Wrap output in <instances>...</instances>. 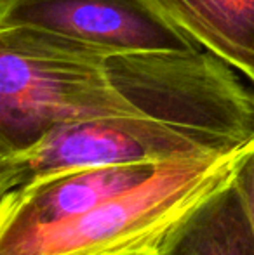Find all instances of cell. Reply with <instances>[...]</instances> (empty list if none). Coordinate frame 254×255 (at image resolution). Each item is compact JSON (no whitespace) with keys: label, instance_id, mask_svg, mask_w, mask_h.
<instances>
[{"label":"cell","instance_id":"cell-1","mask_svg":"<svg viewBox=\"0 0 254 255\" xmlns=\"http://www.w3.org/2000/svg\"><path fill=\"white\" fill-rule=\"evenodd\" d=\"M254 139L228 151L164 161L141 184L77 219L0 236V255H120L157 252L169 231L234 181Z\"/></svg>","mask_w":254,"mask_h":255},{"label":"cell","instance_id":"cell-2","mask_svg":"<svg viewBox=\"0 0 254 255\" xmlns=\"http://www.w3.org/2000/svg\"><path fill=\"white\" fill-rule=\"evenodd\" d=\"M249 141L160 117L63 124L24 148L0 153V189L2 195H10L66 172L106 165L162 163L228 151Z\"/></svg>","mask_w":254,"mask_h":255},{"label":"cell","instance_id":"cell-3","mask_svg":"<svg viewBox=\"0 0 254 255\" xmlns=\"http://www.w3.org/2000/svg\"><path fill=\"white\" fill-rule=\"evenodd\" d=\"M148 117L106 78H84L59 54L49 57L3 44L0 56V153L16 151L52 127Z\"/></svg>","mask_w":254,"mask_h":255},{"label":"cell","instance_id":"cell-4","mask_svg":"<svg viewBox=\"0 0 254 255\" xmlns=\"http://www.w3.org/2000/svg\"><path fill=\"white\" fill-rule=\"evenodd\" d=\"M162 163L82 168L44 179L17 193L2 195L0 236L19 235L80 217L150 179Z\"/></svg>","mask_w":254,"mask_h":255},{"label":"cell","instance_id":"cell-5","mask_svg":"<svg viewBox=\"0 0 254 255\" xmlns=\"http://www.w3.org/2000/svg\"><path fill=\"white\" fill-rule=\"evenodd\" d=\"M12 24L134 51H169V37L148 17L106 0H45L17 7Z\"/></svg>","mask_w":254,"mask_h":255},{"label":"cell","instance_id":"cell-6","mask_svg":"<svg viewBox=\"0 0 254 255\" xmlns=\"http://www.w3.org/2000/svg\"><path fill=\"white\" fill-rule=\"evenodd\" d=\"M157 255H254V229L234 181L181 219Z\"/></svg>","mask_w":254,"mask_h":255},{"label":"cell","instance_id":"cell-7","mask_svg":"<svg viewBox=\"0 0 254 255\" xmlns=\"http://www.w3.org/2000/svg\"><path fill=\"white\" fill-rule=\"evenodd\" d=\"M171 19L251 70L254 59V0H167Z\"/></svg>","mask_w":254,"mask_h":255},{"label":"cell","instance_id":"cell-8","mask_svg":"<svg viewBox=\"0 0 254 255\" xmlns=\"http://www.w3.org/2000/svg\"><path fill=\"white\" fill-rule=\"evenodd\" d=\"M234 184L241 195V200L254 229V148L246 154L242 163L239 165Z\"/></svg>","mask_w":254,"mask_h":255},{"label":"cell","instance_id":"cell-9","mask_svg":"<svg viewBox=\"0 0 254 255\" xmlns=\"http://www.w3.org/2000/svg\"><path fill=\"white\" fill-rule=\"evenodd\" d=\"M120 255H157V252H153V250H139V252H129Z\"/></svg>","mask_w":254,"mask_h":255},{"label":"cell","instance_id":"cell-10","mask_svg":"<svg viewBox=\"0 0 254 255\" xmlns=\"http://www.w3.org/2000/svg\"><path fill=\"white\" fill-rule=\"evenodd\" d=\"M251 71H254V63H253V70Z\"/></svg>","mask_w":254,"mask_h":255}]
</instances>
